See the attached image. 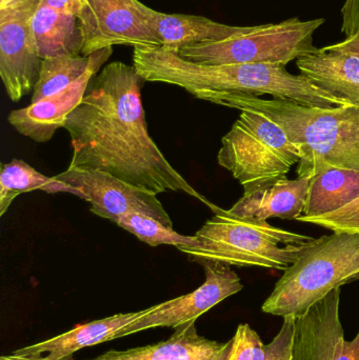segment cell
I'll list each match as a JSON object with an SVG mask.
<instances>
[{"mask_svg":"<svg viewBox=\"0 0 359 360\" xmlns=\"http://www.w3.org/2000/svg\"><path fill=\"white\" fill-rule=\"evenodd\" d=\"M134 65L114 61L95 75L63 129L71 137L70 168L100 171L160 194L183 192L210 205L169 162L148 133Z\"/></svg>","mask_w":359,"mask_h":360,"instance_id":"1","label":"cell"},{"mask_svg":"<svg viewBox=\"0 0 359 360\" xmlns=\"http://www.w3.org/2000/svg\"><path fill=\"white\" fill-rule=\"evenodd\" d=\"M133 65L145 82L177 86L195 98L215 105L223 97L246 94L271 95L322 109L349 105L314 86L305 76L289 73L282 65H198L164 46H136Z\"/></svg>","mask_w":359,"mask_h":360,"instance_id":"2","label":"cell"},{"mask_svg":"<svg viewBox=\"0 0 359 360\" xmlns=\"http://www.w3.org/2000/svg\"><path fill=\"white\" fill-rule=\"evenodd\" d=\"M253 110L280 124L301 152L299 177L312 179L330 168L359 171V107H309L290 99L231 95L217 103Z\"/></svg>","mask_w":359,"mask_h":360,"instance_id":"3","label":"cell"},{"mask_svg":"<svg viewBox=\"0 0 359 360\" xmlns=\"http://www.w3.org/2000/svg\"><path fill=\"white\" fill-rule=\"evenodd\" d=\"M214 216L194 235L197 243L177 249L195 262L240 268L286 271L312 237L276 228L263 220L242 218L211 203Z\"/></svg>","mask_w":359,"mask_h":360,"instance_id":"4","label":"cell"},{"mask_svg":"<svg viewBox=\"0 0 359 360\" xmlns=\"http://www.w3.org/2000/svg\"><path fill=\"white\" fill-rule=\"evenodd\" d=\"M263 302V313L297 317L332 290L356 281L359 234L333 232L303 245Z\"/></svg>","mask_w":359,"mask_h":360,"instance_id":"5","label":"cell"},{"mask_svg":"<svg viewBox=\"0 0 359 360\" xmlns=\"http://www.w3.org/2000/svg\"><path fill=\"white\" fill-rule=\"evenodd\" d=\"M240 111V117L221 139L217 162L246 192L287 176L301 155L280 124L261 112Z\"/></svg>","mask_w":359,"mask_h":360,"instance_id":"6","label":"cell"},{"mask_svg":"<svg viewBox=\"0 0 359 360\" xmlns=\"http://www.w3.org/2000/svg\"><path fill=\"white\" fill-rule=\"evenodd\" d=\"M326 19L292 17L278 23L255 25L249 33L221 41L190 44L176 51L181 58L204 65L267 63L287 65L316 52L313 35Z\"/></svg>","mask_w":359,"mask_h":360,"instance_id":"7","label":"cell"},{"mask_svg":"<svg viewBox=\"0 0 359 360\" xmlns=\"http://www.w3.org/2000/svg\"><path fill=\"white\" fill-rule=\"evenodd\" d=\"M41 0H13L0 6V76L11 101L34 91L42 59L32 20Z\"/></svg>","mask_w":359,"mask_h":360,"instance_id":"8","label":"cell"},{"mask_svg":"<svg viewBox=\"0 0 359 360\" xmlns=\"http://www.w3.org/2000/svg\"><path fill=\"white\" fill-rule=\"evenodd\" d=\"M55 179L81 194L80 198L90 203L91 212L116 224L131 212L143 214L173 228L172 219L157 194L133 186L100 171L67 168Z\"/></svg>","mask_w":359,"mask_h":360,"instance_id":"9","label":"cell"},{"mask_svg":"<svg viewBox=\"0 0 359 360\" xmlns=\"http://www.w3.org/2000/svg\"><path fill=\"white\" fill-rule=\"evenodd\" d=\"M77 18L84 56L113 46H162L136 0H82Z\"/></svg>","mask_w":359,"mask_h":360,"instance_id":"10","label":"cell"},{"mask_svg":"<svg viewBox=\"0 0 359 360\" xmlns=\"http://www.w3.org/2000/svg\"><path fill=\"white\" fill-rule=\"evenodd\" d=\"M206 281L191 293L152 306V310L139 321L118 332L115 340L155 328L177 329L197 321L219 302L244 289L240 276L226 264L202 262Z\"/></svg>","mask_w":359,"mask_h":360,"instance_id":"11","label":"cell"},{"mask_svg":"<svg viewBox=\"0 0 359 360\" xmlns=\"http://www.w3.org/2000/svg\"><path fill=\"white\" fill-rule=\"evenodd\" d=\"M112 52V46L99 50L92 67L77 82L57 94L11 112L8 116V124L17 132L36 143L51 141L55 132L63 128L67 116L81 103L91 80L98 73L103 63H107Z\"/></svg>","mask_w":359,"mask_h":360,"instance_id":"12","label":"cell"},{"mask_svg":"<svg viewBox=\"0 0 359 360\" xmlns=\"http://www.w3.org/2000/svg\"><path fill=\"white\" fill-rule=\"evenodd\" d=\"M341 288L296 317L292 360H335L344 335L339 306Z\"/></svg>","mask_w":359,"mask_h":360,"instance_id":"13","label":"cell"},{"mask_svg":"<svg viewBox=\"0 0 359 360\" xmlns=\"http://www.w3.org/2000/svg\"><path fill=\"white\" fill-rule=\"evenodd\" d=\"M136 8L159 38L162 46L173 51L190 44L221 41L255 29V25L236 27L196 15L166 14L149 8L139 0H136Z\"/></svg>","mask_w":359,"mask_h":360,"instance_id":"14","label":"cell"},{"mask_svg":"<svg viewBox=\"0 0 359 360\" xmlns=\"http://www.w3.org/2000/svg\"><path fill=\"white\" fill-rule=\"evenodd\" d=\"M301 75L349 105L359 107V56L331 46L296 60Z\"/></svg>","mask_w":359,"mask_h":360,"instance_id":"15","label":"cell"},{"mask_svg":"<svg viewBox=\"0 0 359 360\" xmlns=\"http://www.w3.org/2000/svg\"><path fill=\"white\" fill-rule=\"evenodd\" d=\"M310 180L308 177L290 180L285 176L261 184L244 192L230 212L240 217L263 221L274 217L296 220L305 210Z\"/></svg>","mask_w":359,"mask_h":360,"instance_id":"16","label":"cell"},{"mask_svg":"<svg viewBox=\"0 0 359 360\" xmlns=\"http://www.w3.org/2000/svg\"><path fill=\"white\" fill-rule=\"evenodd\" d=\"M231 347L232 340L218 342L200 335L193 321L175 329L164 342L126 351L112 350L89 360H227Z\"/></svg>","mask_w":359,"mask_h":360,"instance_id":"17","label":"cell"},{"mask_svg":"<svg viewBox=\"0 0 359 360\" xmlns=\"http://www.w3.org/2000/svg\"><path fill=\"white\" fill-rule=\"evenodd\" d=\"M152 310V307L138 312L122 313L107 319L77 326L71 331L51 340L14 351L18 354L36 356L38 360H65L86 347L96 346L115 340L118 332L139 321Z\"/></svg>","mask_w":359,"mask_h":360,"instance_id":"18","label":"cell"},{"mask_svg":"<svg viewBox=\"0 0 359 360\" xmlns=\"http://www.w3.org/2000/svg\"><path fill=\"white\" fill-rule=\"evenodd\" d=\"M40 58L81 55L82 34L78 18L40 2L32 20Z\"/></svg>","mask_w":359,"mask_h":360,"instance_id":"19","label":"cell"},{"mask_svg":"<svg viewBox=\"0 0 359 360\" xmlns=\"http://www.w3.org/2000/svg\"><path fill=\"white\" fill-rule=\"evenodd\" d=\"M359 197V171L330 168L310 180L303 215L316 217L339 211Z\"/></svg>","mask_w":359,"mask_h":360,"instance_id":"20","label":"cell"},{"mask_svg":"<svg viewBox=\"0 0 359 360\" xmlns=\"http://www.w3.org/2000/svg\"><path fill=\"white\" fill-rule=\"evenodd\" d=\"M40 190L48 194L70 193L81 196L72 186L63 184L55 177H46L20 160H13L8 164H1L0 172V216L8 211L13 201L22 193Z\"/></svg>","mask_w":359,"mask_h":360,"instance_id":"21","label":"cell"},{"mask_svg":"<svg viewBox=\"0 0 359 360\" xmlns=\"http://www.w3.org/2000/svg\"><path fill=\"white\" fill-rule=\"evenodd\" d=\"M98 51L89 56L72 55L42 59L39 78L34 88L31 103L57 94L77 82L92 67L98 56Z\"/></svg>","mask_w":359,"mask_h":360,"instance_id":"22","label":"cell"},{"mask_svg":"<svg viewBox=\"0 0 359 360\" xmlns=\"http://www.w3.org/2000/svg\"><path fill=\"white\" fill-rule=\"evenodd\" d=\"M116 224L153 248L162 245L177 248L178 245H194L197 243L195 236H183L174 229L164 226L162 222L136 212L122 216L116 221Z\"/></svg>","mask_w":359,"mask_h":360,"instance_id":"23","label":"cell"},{"mask_svg":"<svg viewBox=\"0 0 359 360\" xmlns=\"http://www.w3.org/2000/svg\"><path fill=\"white\" fill-rule=\"evenodd\" d=\"M297 221L316 224L337 233L359 234V197L339 211L316 217L299 216Z\"/></svg>","mask_w":359,"mask_h":360,"instance_id":"24","label":"cell"},{"mask_svg":"<svg viewBox=\"0 0 359 360\" xmlns=\"http://www.w3.org/2000/svg\"><path fill=\"white\" fill-rule=\"evenodd\" d=\"M263 344L248 323L238 326L227 360H263Z\"/></svg>","mask_w":359,"mask_h":360,"instance_id":"25","label":"cell"},{"mask_svg":"<svg viewBox=\"0 0 359 360\" xmlns=\"http://www.w3.org/2000/svg\"><path fill=\"white\" fill-rule=\"evenodd\" d=\"M282 329L270 344L263 345V360H292L296 317H282Z\"/></svg>","mask_w":359,"mask_h":360,"instance_id":"26","label":"cell"},{"mask_svg":"<svg viewBox=\"0 0 359 360\" xmlns=\"http://www.w3.org/2000/svg\"><path fill=\"white\" fill-rule=\"evenodd\" d=\"M341 33L353 36L359 30V0H345L341 10Z\"/></svg>","mask_w":359,"mask_h":360,"instance_id":"27","label":"cell"},{"mask_svg":"<svg viewBox=\"0 0 359 360\" xmlns=\"http://www.w3.org/2000/svg\"><path fill=\"white\" fill-rule=\"evenodd\" d=\"M335 360H359V332L351 342L341 338L337 346Z\"/></svg>","mask_w":359,"mask_h":360,"instance_id":"28","label":"cell"},{"mask_svg":"<svg viewBox=\"0 0 359 360\" xmlns=\"http://www.w3.org/2000/svg\"><path fill=\"white\" fill-rule=\"evenodd\" d=\"M41 4L65 14L77 17L82 6V0H41Z\"/></svg>","mask_w":359,"mask_h":360,"instance_id":"29","label":"cell"},{"mask_svg":"<svg viewBox=\"0 0 359 360\" xmlns=\"http://www.w3.org/2000/svg\"><path fill=\"white\" fill-rule=\"evenodd\" d=\"M331 48L337 49V50L346 51V52L353 53V54L359 56V30L358 33L353 36L346 37L343 41L337 42V44H330Z\"/></svg>","mask_w":359,"mask_h":360,"instance_id":"30","label":"cell"},{"mask_svg":"<svg viewBox=\"0 0 359 360\" xmlns=\"http://www.w3.org/2000/svg\"><path fill=\"white\" fill-rule=\"evenodd\" d=\"M0 360H37V357L29 356V355L18 354V353L13 352L12 354L2 356Z\"/></svg>","mask_w":359,"mask_h":360,"instance_id":"31","label":"cell"},{"mask_svg":"<svg viewBox=\"0 0 359 360\" xmlns=\"http://www.w3.org/2000/svg\"><path fill=\"white\" fill-rule=\"evenodd\" d=\"M11 1H13V0H0V6H6V4Z\"/></svg>","mask_w":359,"mask_h":360,"instance_id":"32","label":"cell"},{"mask_svg":"<svg viewBox=\"0 0 359 360\" xmlns=\"http://www.w3.org/2000/svg\"><path fill=\"white\" fill-rule=\"evenodd\" d=\"M356 281H359V273L358 274V276H356Z\"/></svg>","mask_w":359,"mask_h":360,"instance_id":"33","label":"cell"}]
</instances>
